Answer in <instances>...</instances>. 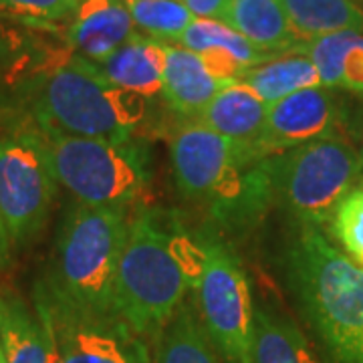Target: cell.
Listing matches in <instances>:
<instances>
[{
    "instance_id": "6da1fadb",
    "label": "cell",
    "mask_w": 363,
    "mask_h": 363,
    "mask_svg": "<svg viewBox=\"0 0 363 363\" xmlns=\"http://www.w3.org/2000/svg\"><path fill=\"white\" fill-rule=\"evenodd\" d=\"M202 269V250L194 234L147 206L130 214L125 245L113 286L116 315L154 345L164 327L184 305Z\"/></svg>"
},
{
    "instance_id": "7a4b0ae2",
    "label": "cell",
    "mask_w": 363,
    "mask_h": 363,
    "mask_svg": "<svg viewBox=\"0 0 363 363\" xmlns=\"http://www.w3.org/2000/svg\"><path fill=\"white\" fill-rule=\"evenodd\" d=\"M271 157H260L252 147L230 142L194 119H186L169 138L180 194L234 233L259 224L274 204Z\"/></svg>"
},
{
    "instance_id": "3957f363",
    "label": "cell",
    "mask_w": 363,
    "mask_h": 363,
    "mask_svg": "<svg viewBox=\"0 0 363 363\" xmlns=\"http://www.w3.org/2000/svg\"><path fill=\"white\" fill-rule=\"evenodd\" d=\"M286 279L335 363H363V269L321 228L295 226Z\"/></svg>"
},
{
    "instance_id": "277c9868",
    "label": "cell",
    "mask_w": 363,
    "mask_h": 363,
    "mask_svg": "<svg viewBox=\"0 0 363 363\" xmlns=\"http://www.w3.org/2000/svg\"><path fill=\"white\" fill-rule=\"evenodd\" d=\"M147 116V99L113 85L81 57L52 69L35 101L37 125L79 138L130 142Z\"/></svg>"
},
{
    "instance_id": "5b68a950",
    "label": "cell",
    "mask_w": 363,
    "mask_h": 363,
    "mask_svg": "<svg viewBox=\"0 0 363 363\" xmlns=\"http://www.w3.org/2000/svg\"><path fill=\"white\" fill-rule=\"evenodd\" d=\"M128 226V208L73 202L57 236L55 272L47 281L83 309L116 315L113 286Z\"/></svg>"
},
{
    "instance_id": "8992f818",
    "label": "cell",
    "mask_w": 363,
    "mask_h": 363,
    "mask_svg": "<svg viewBox=\"0 0 363 363\" xmlns=\"http://www.w3.org/2000/svg\"><path fill=\"white\" fill-rule=\"evenodd\" d=\"M57 182L75 202L130 208L150 184V156L142 143L79 138L43 128Z\"/></svg>"
},
{
    "instance_id": "52a82bcc",
    "label": "cell",
    "mask_w": 363,
    "mask_h": 363,
    "mask_svg": "<svg viewBox=\"0 0 363 363\" xmlns=\"http://www.w3.org/2000/svg\"><path fill=\"white\" fill-rule=\"evenodd\" d=\"M271 174L274 204L295 226L321 228L363 178V160L337 135L272 156Z\"/></svg>"
},
{
    "instance_id": "ba28073f",
    "label": "cell",
    "mask_w": 363,
    "mask_h": 363,
    "mask_svg": "<svg viewBox=\"0 0 363 363\" xmlns=\"http://www.w3.org/2000/svg\"><path fill=\"white\" fill-rule=\"evenodd\" d=\"M202 269L192 286V307L208 341L226 363H252L255 301L234 250L216 233L194 234Z\"/></svg>"
},
{
    "instance_id": "9c48e42d",
    "label": "cell",
    "mask_w": 363,
    "mask_h": 363,
    "mask_svg": "<svg viewBox=\"0 0 363 363\" xmlns=\"http://www.w3.org/2000/svg\"><path fill=\"white\" fill-rule=\"evenodd\" d=\"M35 311L49 339L52 363H154L147 343L117 315L83 309L49 281L35 289Z\"/></svg>"
},
{
    "instance_id": "30bf717a",
    "label": "cell",
    "mask_w": 363,
    "mask_h": 363,
    "mask_svg": "<svg viewBox=\"0 0 363 363\" xmlns=\"http://www.w3.org/2000/svg\"><path fill=\"white\" fill-rule=\"evenodd\" d=\"M57 184L39 125L0 135V220L11 247H23L43 230Z\"/></svg>"
},
{
    "instance_id": "8fae6325",
    "label": "cell",
    "mask_w": 363,
    "mask_h": 363,
    "mask_svg": "<svg viewBox=\"0 0 363 363\" xmlns=\"http://www.w3.org/2000/svg\"><path fill=\"white\" fill-rule=\"evenodd\" d=\"M341 109L327 87H311L289 95L269 107L264 130L255 152L260 157L279 156L305 143L337 138Z\"/></svg>"
},
{
    "instance_id": "7c38bea8",
    "label": "cell",
    "mask_w": 363,
    "mask_h": 363,
    "mask_svg": "<svg viewBox=\"0 0 363 363\" xmlns=\"http://www.w3.org/2000/svg\"><path fill=\"white\" fill-rule=\"evenodd\" d=\"M176 45L196 52L214 77L228 83H238L252 67L277 57L214 18H194Z\"/></svg>"
},
{
    "instance_id": "4fadbf2b",
    "label": "cell",
    "mask_w": 363,
    "mask_h": 363,
    "mask_svg": "<svg viewBox=\"0 0 363 363\" xmlns=\"http://www.w3.org/2000/svg\"><path fill=\"white\" fill-rule=\"evenodd\" d=\"M133 35V18L121 0H81L67 28L77 57L95 65H101Z\"/></svg>"
},
{
    "instance_id": "5bb4252c",
    "label": "cell",
    "mask_w": 363,
    "mask_h": 363,
    "mask_svg": "<svg viewBox=\"0 0 363 363\" xmlns=\"http://www.w3.org/2000/svg\"><path fill=\"white\" fill-rule=\"evenodd\" d=\"M233 83L216 79L204 61L182 45L166 43V67L162 97L172 111L186 119H198L208 104Z\"/></svg>"
},
{
    "instance_id": "9a60e30c",
    "label": "cell",
    "mask_w": 363,
    "mask_h": 363,
    "mask_svg": "<svg viewBox=\"0 0 363 363\" xmlns=\"http://www.w3.org/2000/svg\"><path fill=\"white\" fill-rule=\"evenodd\" d=\"M97 67L117 87L143 99H154L162 95L164 87L166 43L135 33Z\"/></svg>"
},
{
    "instance_id": "2e32d148",
    "label": "cell",
    "mask_w": 363,
    "mask_h": 363,
    "mask_svg": "<svg viewBox=\"0 0 363 363\" xmlns=\"http://www.w3.org/2000/svg\"><path fill=\"white\" fill-rule=\"evenodd\" d=\"M269 107L271 105L264 104L247 85L233 83L224 87L194 121H200L230 142L255 150V143L264 130Z\"/></svg>"
},
{
    "instance_id": "e0dca14e",
    "label": "cell",
    "mask_w": 363,
    "mask_h": 363,
    "mask_svg": "<svg viewBox=\"0 0 363 363\" xmlns=\"http://www.w3.org/2000/svg\"><path fill=\"white\" fill-rule=\"evenodd\" d=\"M295 52L311 59L323 87L363 97V33L343 30L303 40Z\"/></svg>"
},
{
    "instance_id": "ac0fdd59",
    "label": "cell",
    "mask_w": 363,
    "mask_h": 363,
    "mask_svg": "<svg viewBox=\"0 0 363 363\" xmlns=\"http://www.w3.org/2000/svg\"><path fill=\"white\" fill-rule=\"evenodd\" d=\"M220 21L271 55L295 52L303 43L289 23L281 0H228Z\"/></svg>"
},
{
    "instance_id": "d6986e66",
    "label": "cell",
    "mask_w": 363,
    "mask_h": 363,
    "mask_svg": "<svg viewBox=\"0 0 363 363\" xmlns=\"http://www.w3.org/2000/svg\"><path fill=\"white\" fill-rule=\"evenodd\" d=\"M0 350L6 363H52L51 345L35 307L0 293Z\"/></svg>"
},
{
    "instance_id": "ffe728a7",
    "label": "cell",
    "mask_w": 363,
    "mask_h": 363,
    "mask_svg": "<svg viewBox=\"0 0 363 363\" xmlns=\"http://www.w3.org/2000/svg\"><path fill=\"white\" fill-rule=\"evenodd\" d=\"M252 363H319L303 331L285 315L255 305Z\"/></svg>"
},
{
    "instance_id": "44dd1931",
    "label": "cell",
    "mask_w": 363,
    "mask_h": 363,
    "mask_svg": "<svg viewBox=\"0 0 363 363\" xmlns=\"http://www.w3.org/2000/svg\"><path fill=\"white\" fill-rule=\"evenodd\" d=\"M238 83L252 89L264 104H277L289 95L311 87H323L309 57L298 52L277 55L252 67Z\"/></svg>"
},
{
    "instance_id": "7402d4cb",
    "label": "cell",
    "mask_w": 363,
    "mask_h": 363,
    "mask_svg": "<svg viewBox=\"0 0 363 363\" xmlns=\"http://www.w3.org/2000/svg\"><path fill=\"white\" fill-rule=\"evenodd\" d=\"M286 18L301 40L333 33H363V11L353 0H281Z\"/></svg>"
},
{
    "instance_id": "603a6c76",
    "label": "cell",
    "mask_w": 363,
    "mask_h": 363,
    "mask_svg": "<svg viewBox=\"0 0 363 363\" xmlns=\"http://www.w3.org/2000/svg\"><path fill=\"white\" fill-rule=\"evenodd\" d=\"M154 363H224L198 323L192 305L184 303L154 343Z\"/></svg>"
},
{
    "instance_id": "cb8c5ba5",
    "label": "cell",
    "mask_w": 363,
    "mask_h": 363,
    "mask_svg": "<svg viewBox=\"0 0 363 363\" xmlns=\"http://www.w3.org/2000/svg\"><path fill=\"white\" fill-rule=\"evenodd\" d=\"M135 28L164 43H178L196 16L182 0H121Z\"/></svg>"
},
{
    "instance_id": "d4e9b609",
    "label": "cell",
    "mask_w": 363,
    "mask_h": 363,
    "mask_svg": "<svg viewBox=\"0 0 363 363\" xmlns=\"http://www.w3.org/2000/svg\"><path fill=\"white\" fill-rule=\"evenodd\" d=\"M331 238L341 250L357 259L363 255V178L350 190L327 224Z\"/></svg>"
},
{
    "instance_id": "484cf974",
    "label": "cell",
    "mask_w": 363,
    "mask_h": 363,
    "mask_svg": "<svg viewBox=\"0 0 363 363\" xmlns=\"http://www.w3.org/2000/svg\"><path fill=\"white\" fill-rule=\"evenodd\" d=\"M81 0H4L9 11L25 25H49L71 21Z\"/></svg>"
},
{
    "instance_id": "4316f807",
    "label": "cell",
    "mask_w": 363,
    "mask_h": 363,
    "mask_svg": "<svg viewBox=\"0 0 363 363\" xmlns=\"http://www.w3.org/2000/svg\"><path fill=\"white\" fill-rule=\"evenodd\" d=\"M18 25H25L21 18H16L4 0H0V61L11 59L14 52L23 47V35L18 30Z\"/></svg>"
},
{
    "instance_id": "83f0119b",
    "label": "cell",
    "mask_w": 363,
    "mask_h": 363,
    "mask_svg": "<svg viewBox=\"0 0 363 363\" xmlns=\"http://www.w3.org/2000/svg\"><path fill=\"white\" fill-rule=\"evenodd\" d=\"M182 2L196 18H214V21H220L228 6V0H182Z\"/></svg>"
},
{
    "instance_id": "f1b7e54d",
    "label": "cell",
    "mask_w": 363,
    "mask_h": 363,
    "mask_svg": "<svg viewBox=\"0 0 363 363\" xmlns=\"http://www.w3.org/2000/svg\"><path fill=\"white\" fill-rule=\"evenodd\" d=\"M9 257H11V240H9V234L2 226V220H0V267L6 264Z\"/></svg>"
},
{
    "instance_id": "f546056e",
    "label": "cell",
    "mask_w": 363,
    "mask_h": 363,
    "mask_svg": "<svg viewBox=\"0 0 363 363\" xmlns=\"http://www.w3.org/2000/svg\"><path fill=\"white\" fill-rule=\"evenodd\" d=\"M357 152H359V156L363 160V119L359 123V131H357Z\"/></svg>"
},
{
    "instance_id": "4dcf8cb0",
    "label": "cell",
    "mask_w": 363,
    "mask_h": 363,
    "mask_svg": "<svg viewBox=\"0 0 363 363\" xmlns=\"http://www.w3.org/2000/svg\"><path fill=\"white\" fill-rule=\"evenodd\" d=\"M351 260H353V262H355L357 267H362V269H363V255H362V257H357V259H351Z\"/></svg>"
},
{
    "instance_id": "1f68e13d",
    "label": "cell",
    "mask_w": 363,
    "mask_h": 363,
    "mask_svg": "<svg viewBox=\"0 0 363 363\" xmlns=\"http://www.w3.org/2000/svg\"><path fill=\"white\" fill-rule=\"evenodd\" d=\"M0 363H6L4 362V355H2V350H0Z\"/></svg>"
}]
</instances>
